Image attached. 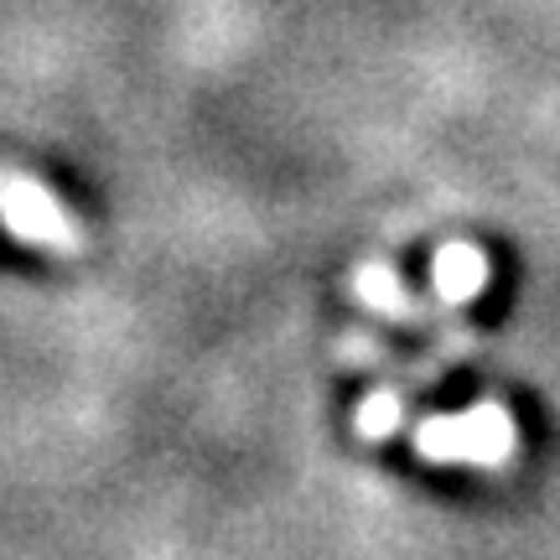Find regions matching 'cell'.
<instances>
[{"instance_id":"1","label":"cell","mask_w":560,"mask_h":560,"mask_svg":"<svg viewBox=\"0 0 560 560\" xmlns=\"http://www.w3.org/2000/svg\"><path fill=\"white\" fill-rule=\"evenodd\" d=\"M416 457L441 462V467H482L499 472L520 457V420L503 400H478L462 416H425L410 431Z\"/></svg>"},{"instance_id":"2","label":"cell","mask_w":560,"mask_h":560,"mask_svg":"<svg viewBox=\"0 0 560 560\" xmlns=\"http://www.w3.org/2000/svg\"><path fill=\"white\" fill-rule=\"evenodd\" d=\"M0 223L21 244L47 249V255H83V244H89L79 219L68 213V202L52 187H42L37 177L11 172V166H0Z\"/></svg>"},{"instance_id":"3","label":"cell","mask_w":560,"mask_h":560,"mask_svg":"<svg viewBox=\"0 0 560 560\" xmlns=\"http://www.w3.org/2000/svg\"><path fill=\"white\" fill-rule=\"evenodd\" d=\"M482 285H488V255H482L478 244L467 240H452L436 249V260H431V291H436L441 306H467V301L482 296Z\"/></svg>"},{"instance_id":"4","label":"cell","mask_w":560,"mask_h":560,"mask_svg":"<svg viewBox=\"0 0 560 560\" xmlns=\"http://www.w3.org/2000/svg\"><path fill=\"white\" fill-rule=\"evenodd\" d=\"M353 296H359L369 312H380V317H389V322H425V306L405 291L400 270L384 265V260H363L359 270H353Z\"/></svg>"},{"instance_id":"5","label":"cell","mask_w":560,"mask_h":560,"mask_svg":"<svg viewBox=\"0 0 560 560\" xmlns=\"http://www.w3.org/2000/svg\"><path fill=\"white\" fill-rule=\"evenodd\" d=\"M353 420H359V436L363 441H374V446H380V441H389L405 425L400 389H395V384H374V389L359 400V416H353Z\"/></svg>"}]
</instances>
